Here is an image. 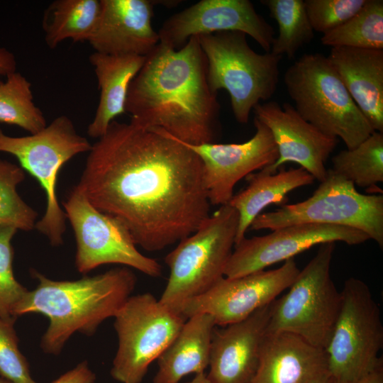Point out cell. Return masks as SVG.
I'll return each instance as SVG.
<instances>
[{
	"instance_id": "cell-14",
	"label": "cell",
	"mask_w": 383,
	"mask_h": 383,
	"mask_svg": "<svg viewBox=\"0 0 383 383\" xmlns=\"http://www.w3.org/2000/svg\"><path fill=\"white\" fill-rule=\"evenodd\" d=\"M369 239L365 233L348 226L302 223L282 227L265 235L245 237L235 245L224 277L233 278L264 270L316 245L343 242L353 245Z\"/></svg>"
},
{
	"instance_id": "cell-39",
	"label": "cell",
	"mask_w": 383,
	"mask_h": 383,
	"mask_svg": "<svg viewBox=\"0 0 383 383\" xmlns=\"http://www.w3.org/2000/svg\"><path fill=\"white\" fill-rule=\"evenodd\" d=\"M0 383H11V382L0 377Z\"/></svg>"
},
{
	"instance_id": "cell-5",
	"label": "cell",
	"mask_w": 383,
	"mask_h": 383,
	"mask_svg": "<svg viewBox=\"0 0 383 383\" xmlns=\"http://www.w3.org/2000/svg\"><path fill=\"white\" fill-rule=\"evenodd\" d=\"M238 226L237 211L228 204L222 205L195 232L179 242L165 258L170 276L159 299L162 304L181 314L187 301L224 277Z\"/></svg>"
},
{
	"instance_id": "cell-25",
	"label": "cell",
	"mask_w": 383,
	"mask_h": 383,
	"mask_svg": "<svg viewBox=\"0 0 383 383\" xmlns=\"http://www.w3.org/2000/svg\"><path fill=\"white\" fill-rule=\"evenodd\" d=\"M100 0H56L46 9L43 20L45 41L55 49L66 40L88 42L96 28Z\"/></svg>"
},
{
	"instance_id": "cell-1",
	"label": "cell",
	"mask_w": 383,
	"mask_h": 383,
	"mask_svg": "<svg viewBox=\"0 0 383 383\" xmlns=\"http://www.w3.org/2000/svg\"><path fill=\"white\" fill-rule=\"evenodd\" d=\"M77 186L149 252L188 237L210 215L201 160L160 128L112 121L91 145Z\"/></svg>"
},
{
	"instance_id": "cell-10",
	"label": "cell",
	"mask_w": 383,
	"mask_h": 383,
	"mask_svg": "<svg viewBox=\"0 0 383 383\" xmlns=\"http://www.w3.org/2000/svg\"><path fill=\"white\" fill-rule=\"evenodd\" d=\"M341 304L325 349L333 381L358 379L383 365V325L379 305L367 284L355 277L344 283Z\"/></svg>"
},
{
	"instance_id": "cell-11",
	"label": "cell",
	"mask_w": 383,
	"mask_h": 383,
	"mask_svg": "<svg viewBox=\"0 0 383 383\" xmlns=\"http://www.w3.org/2000/svg\"><path fill=\"white\" fill-rule=\"evenodd\" d=\"M114 318L118 345L110 373L121 383H141L187 320L148 292L131 296Z\"/></svg>"
},
{
	"instance_id": "cell-18",
	"label": "cell",
	"mask_w": 383,
	"mask_h": 383,
	"mask_svg": "<svg viewBox=\"0 0 383 383\" xmlns=\"http://www.w3.org/2000/svg\"><path fill=\"white\" fill-rule=\"evenodd\" d=\"M271 306L272 303L244 320L215 327L206 374L213 383H250L258 367Z\"/></svg>"
},
{
	"instance_id": "cell-9",
	"label": "cell",
	"mask_w": 383,
	"mask_h": 383,
	"mask_svg": "<svg viewBox=\"0 0 383 383\" xmlns=\"http://www.w3.org/2000/svg\"><path fill=\"white\" fill-rule=\"evenodd\" d=\"M302 223L348 226L365 233L383 247V196L363 194L331 169L307 199L261 213L250 229L271 231Z\"/></svg>"
},
{
	"instance_id": "cell-19",
	"label": "cell",
	"mask_w": 383,
	"mask_h": 383,
	"mask_svg": "<svg viewBox=\"0 0 383 383\" xmlns=\"http://www.w3.org/2000/svg\"><path fill=\"white\" fill-rule=\"evenodd\" d=\"M96 28L88 43L94 52L146 57L159 43L152 21L157 1L100 0Z\"/></svg>"
},
{
	"instance_id": "cell-17",
	"label": "cell",
	"mask_w": 383,
	"mask_h": 383,
	"mask_svg": "<svg viewBox=\"0 0 383 383\" xmlns=\"http://www.w3.org/2000/svg\"><path fill=\"white\" fill-rule=\"evenodd\" d=\"M252 111L255 118L270 131L279 154L274 164L262 170L274 174L284 164L294 162L318 182L325 179V164L338 144L337 138L319 131L289 103L282 106L274 101L260 103Z\"/></svg>"
},
{
	"instance_id": "cell-26",
	"label": "cell",
	"mask_w": 383,
	"mask_h": 383,
	"mask_svg": "<svg viewBox=\"0 0 383 383\" xmlns=\"http://www.w3.org/2000/svg\"><path fill=\"white\" fill-rule=\"evenodd\" d=\"M271 18L278 26V35L274 37L270 52L276 55H286L292 59L304 45L314 38V30L309 22L304 0H262Z\"/></svg>"
},
{
	"instance_id": "cell-8",
	"label": "cell",
	"mask_w": 383,
	"mask_h": 383,
	"mask_svg": "<svg viewBox=\"0 0 383 383\" xmlns=\"http://www.w3.org/2000/svg\"><path fill=\"white\" fill-rule=\"evenodd\" d=\"M335 247L333 242L321 244L288 292L272 302L266 333L289 332L326 349L341 304V294L331 276Z\"/></svg>"
},
{
	"instance_id": "cell-35",
	"label": "cell",
	"mask_w": 383,
	"mask_h": 383,
	"mask_svg": "<svg viewBox=\"0 0 383 383\" xmlns=\"http://www.w3.org/2000/svg\"><path fill=\"white\" fill-rule=\"evenodd\" d=\"M17 62L15 55L4 47L0 46V77H6L16 72Z\"/></svg>"
},
{
	"instance_id": "cell-22",
	"label": "cell",
	"mask_w": 383,
	"mask_h": 383,
	"mask_svg": "<svg viewBox=\"0 0 383 383\" xmlns=\"http://www.w3.org/2000/svg\"><path fill=\"white\" fill-rule=\"evenodd\" d=\"M145 60V57L135 55H114L94 52L89 56L100 97L94 118L87 128L89 136L99 138L114 118L126 112L129 86Z\"/></svg>"
},
{
	"instance_id": "cell-38",
	"label": "cell",
	"mask_w": 383,
	"mask_h": 383,
	"mask_svg": "<svg viewBox=\"0 0 383 383\" xmlns=\"http://www.w3.org/2000/svg\"><path fill=\"white\" fill-rule=\"evenodd\" d=\"M185 383H213L205 373L195 374V377L189 382Z\"/></svg>"
},
{
	"instance_id": "cell-24",
	"label": "cell",
	"mask_w": 383,
	"mask_h": 383,
	"mask_svg": "<svg viewBox=\"0 0 383 383\" xmlns=\"http://www.w3.org/2000/svg\"><path fill=\"white\" fill-rule=\"evenodd\" d=\"M248 186L233 194L228 204L238 213V226L235 245L245 237V233L254 219L270 204H286L287 194L293 190L311 184L315 179L302 167L286 170L279 169L269 174L260 170L246 177Z\"/></svg>"
},
{
	"instance_id": "cell-2",
	"label": "cell",
	"mask_w": 383,
	"mask_h": 383,
	"mask_svg": "<svg viewBox=\"0 0 383 383\" xmlns=\"http://www.w3.org/2000/svg\"><path fill=\"white\" fill-rule=\"evenodd\" d=\"M217 94L197 36L177 50L160 43L129 86L126 111L135 126L160 128L184 143H215L221 128Z\"/></svg>"
},
{
	"instance_id": "cell-34",
	"label": "cell",
	"mask_w": 383,
	"mask_h": 383,
	"mask_svg": "<svg viewBox=\"0 0 383 383\" xmlns=\"http://www.w3.org/2000/svg\"><path fill=\"white\" fill-rule=\"evenodd\" d=\"M95 380L96 374L89 368L88 362L83 361L51 383H94Z\"/></svg>"
},
{
	"instance_id": "cell-7",
	"label": "cell",
	"mask_w": 383,
	"mask_h": 383,
	"mask_svg": "<svg viewBox=\"0 0 383 383\" xmlns=\"http://www.w3.org/2000/svg\"><path fill=\"white\" fill-rule=\"evenodd\" d=\"M91 145L65 115L56 117L40 131L26 136H10L0 128V152L13 155L45 193L46 209L35 228L46 236L52 246L63 243L66 230V215L60 206L56 192L58 174L74 156L89 152Z\"/></svg>"
},
{
	"instance_id": "cell-37",
	"label": "cell",
	"mask_w": 383,
	"mask_h": 383,
	"mask_svg": "<svg viewBox=\"0 0 383 383\" xmlns=\"http://www.w3.org/2000/svg\"><path fill=\"white\" fill-rule=\"evenodd\" d=\"M307 383H333V378L328 371L326 370Z\"/></svg>"
},
{
	"instance_id": "cell-32",
	"label": "cell",
	"mask_w": 383,
	"mask_h": 383,
	"mask_svg": "<svg viewBox=\"0 0 383 383\" xmlns=\"http://www.w3.org/2000/svg\"><path fill=\"white\" fill-rule=\"evenodd\" d=\"M16 318L0 317V377L11 383H38L31 377L29 365L18 348Z\"/></svg>"
},
{
	"instance_id": "cell-27",
	"label": "cell",
	"mask_w": 383,
	"mask_h": 383,
	"mask_svg": "<svg viewBox=\"0 0 383 383\" xmlns=\"http://www.w3.org/2000/svg\"><path fill=\"white\" fill-rule=\"evenodd\" d=\"M331 161V169L355 186L376 187L383 182V133L374 131L355 148L339 152Z\"/></svg>"
},
{
	"instance_id": "cell-30",
	"label": "cell",
	"mask_w": 383,
	"mask_h": 383,
	"mask_svg": "<svg viewBox=\"0 0 383 383\" xmlns=\"http://www.w3.org/2000/svg\"><path fill=\"white\" fill-rule=\"evenodd\" d=\"M25 171L14 163L0 158V226L30 231L35 228L38 213L17 192L25 179Z\"/></svg>"
},
{
	"instance_id": "cell-21",
	"label": "cell",
	"mask_w": 383,
	"mask_h": 383,
	"mask_svg": "<svg viewBox=\"0 0 383 383\" xmlns=\"http://www.w3.org/2000/svg\"><path fill=\"white\" fill-rule=\"evenodd\" d=\"M327 57L372 129L383 133V50L331 48Z\"/></svg>"
},
{
	"instance_id": "cell-6",
	"label": "cell",
	"mask_w": 383,
	"mask_h": 383,
	"mask_svg": "<svg viewBox=\"0 0 383 383\" xmlns=\"http://www.w3.org/2000/svg\"><path fill=\"white\" fill-rule=\"evenodd\" d=\"M246 35L240 31H222L197 36L206 59L211 88L228 93L234 117L242 124L248 122L260 101L274 94L282 57L271 52H256Z\"/></svg>"
},
{
	"instance_id": "cell-33",
	"label": "cell",
	"mask_w": 383,
	"mask_h": 383,
	"mask_svg": "<svg viewBox=\"0 0 383 383\" xmlns=\"http://www.w3.org/2000/svg\"><path fill=\"white\" fill-rule=\"evenodd\" d=\"M367 0H305V9L314 32L323 35L356 14Z\"/></svg>"
},
{
	"instance_id": "cell-31",
	"label": "cell",
	"mask_w": 383,
	"mask_h": 383,
	"mask_svg": "<svg viewBox=\"0 0 383 383\" xmlns=\"http://www.w3.org/2000/svg\"><path fill=\"white\" fill-rule=\"evenodd\" d=\"M17 231L0 226V317L4 319L15 318L13 310L28 291L13 274L11 240Z\"/></svg>"
},
{
	"instance_id": "cell-23",
	"label": "cell",
	"mask_w": 383,
	"mask_h": 383,
	"mask_svg": "<svg viewBox=\"0 0 383 383\" xmlns=\"http://www.w3.org/2000/svg\"><path fill=\"white\" fill-rule=\"evenodd\" d=\"M206 313L188 318L181 330L157 358V371L152 383H179L192 373H204L209 367L211 343L216 327Z\"/></svg>"
},
{
	"instance_id": "cell-12",
	"label": "cell",
	"mask_w": 383,
	"mask_h": 383,
	"mask_svg": "<svg viewBox=\"0 0 383 383\" xmlns=\"http://www.w3.org/2000/svg\"><path fill=\"white\" fill-rule=\"evenodd\" d=\"M62 206L74 233L75 267L79 273L87 274L103 265L119 264L151 277L161 276L160 264L137 249L127 228L94 207L77 185Z\"/></svg>"
},
{
	"instance_id": "cell-29",
	"label": "cell",
	"mask_w": 383,
	"mask_h": 383,
	"mask_svg": "<svg viewBox=\"0 0 383 383\" xmlns=\"http://www.w3.org/2000/svg\"><path fill=\"white\" fill-rule=\"evenodd\" d=\"M322 45L383 50V1L367 0L353 17L322 35Z\"/></svg>"
},
{
	"instance_id": "cell-4",
	"label": "cell",
	"mask_w": 383,
	"mask_h": 383,
	"mask_svg": "<svg viewBox=\"0 0 383 383\" xmlns=\"http://www.w3.org/2000/svg\"><path fill=\"white\" fill-rule=\"evenodd\" d=\"M284 82L299 114L323 133L340 138L347 149L374 131L327 56L303 55L287 69Z\"/></svg>"
},
{
	"instance_id": "cell-15",
	"label": "cell",
	"mask_w": 383,
	"mask_h": 383,
	"mask_svg": "<svg viewBox=\"0 0 383 383\" xmlns=\"http://www.w3.org/2000/svg\"><path fill=\"white\" fill-rule=\"evenodd\" d=\"M240 31L270 52L275 32L249 0H201L166 19L157 31L160 43L181 49L193 36Z\"/></svg>"
},
{
	"instance_id": "cell-36",
	"label": "cell",
	"mask_w": 383,
	"mask_h": 383,
	"mask_svg": "<svg viewBox=\"0 0 383 383\" xmlns=\"http://www.w3.org/2000/svg\"><path fill=\"white\" fill-rule=\"evenodd\" d=\"M333 383H383V365L358 379L350 381L333 380Z\"/></svg>"
},
{
	"instance_id": "cell-3",
	"label": "cell",
	"mask_w": 383,
	"mask_h": 383,
	"mask_svg": "<svg viewBox=\"0 0 383 383\" xmlns=\"http://www.w3.org/2000/svg\"><path fill=\"white\" fill-rule=\"evenodd\" d=\"M30 274L38 284L27 292L13 316L30 313L45 316L49 326L40 347L52 355L60 354L74 333L91 335L104 320L114 317L137 282L135 274L126 267L74 281L52 280L34 270Z\"/></svg>"
},
{
	"instance_id": "cell-20",
	"label": "cell",
	"mask_w": 383,
	"mask_h": 383,
	"mask_svg": "<svg viewBox=\"0 0 383 383\" xmlns=\"http://www.w3.org/2000/svg\"><path fill=\"white\" fill-rule=\"evenodd\" d=\"M326 370L325 350L289 332L266 333L250 383H307Z\"/></svg>"
},
{
	"instance_id": "cell-28",
	"label": "cell",
	"mask_w": 383,
	"mask_h": 383,
	"mask_svg": "<svg viewBox=\"0 0 383 383\" xmlns=\"http://www.w3.org/2000/svg\"><path fill=\"white\" fill-rule=\"evenodd\" d=\"M0 123L18 126L30 134L47 126L43 112L34 102L31 83L17 71L0 81Z\"/></svg>"
},
{
	"instance_id": "cell-13",
	"label": "cell",
	"mask_w": 383,
	"mask_h": 383,
	"mask_svg": "<svg viewBox=\"0 0 383 383\" xmlns=\"http://www.w3.org/2000/svg\"><path fill=\"white\" fill-rule=\"evenodd\" d=\"M299 271L292 257L274 270L233 278L223 277L209 290L187 301L181 314L187 319L197 313H206L213 318L217 326L240 321L289 289Z\"/></svg>"
},
{
	"instance_id": "cell-16",
	"label": "cell",
	"mask_w": 383,
	"mask_h": 383,
	"mask_svg": "<svg viewBox=\"0 0 383 383\" xmlns=\"http://www.w3.org/2000/svg\"><path fill=\"white\" fill-rule=\"evenodd\" d=\"M254 126V135L242 143L190 145L180 141L201 160L204 184L211 205L228 204L240 179L277 160V148L269 128L255 117Z\"/></svg>"
}]
</instances>
